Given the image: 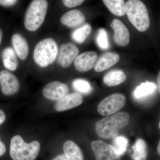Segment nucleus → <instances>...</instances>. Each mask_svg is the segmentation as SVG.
<instances>
[{"instance_id":"f257e3e1","label":"nucleus","mask_w":160,"mask_h":160,"mask_svg":"<svg viewBox=\"0 0 160 160\" xmlns=\"http://www.w3.org/2000/svg\"><path fill=\"white\" fill-rule=\"evenodd\" d=\"M129 120V115L126 112L104 118L96 124L97 134L100 138L106 139L116 137L120 129L128 125Z\"/></svg>"},{"instance_id":"f03ea898","label":"nucleus","mask_w":160,"mask_h":160,"mask_svg":"<svg viewBox=\"0 0 160 160\" xmlns=\"http://www.w3.org/2000/svg\"><path fill=\"white\" fill-rule=\"evenodd\" d=\"M125 11L131 24L141 32L146 31L150 26L149 12L146 5L139 0H129L125 5Z\"/></svg>"},{"instance_id":"7ed1b4c3","label":"nucleus","mask_w":160,"mask_h":160,"mask_svg":"<svg viewBox=\"0 0 160 160\" xmlns=\"http://www.w3.org/2000/svg\"><path fill=\"white\" fill-rule=\"evenodd\" d=\"M40 149V144L38 141L27 143L22 137L16 135L11 140L10 155L13 160H35Z\"/></svg>"},{"instance_id":"20e7f679","label":"nucleus","mask_w":160,"mask_h":160,"mask_svg":"<svg viewBox=\"0 0 160 160\" xmlns=\"http://www.w3.org/2000/svg\"><path fill=\"white\" fill-rule=\"evenodd\" d=\"M48 3L45 0L32 1L25 15L24 25L29 31H35L42 26L46 18Z\"/></svg>"},{"instance_id":"39448f33","label":"nucleus","mask_w":160,"mask_h":160,"mask_svg":"<svg viewBox=\"0 0 160 160\" xmlns=\"http://www.w3.org/2000/svg\"><path fill=\"white\" fill-rule=\"evenodd\" d=\"M58 53V46L55 40L47 38L40 41L36 46L33 59L40 67H46L54 62Z\"/></svg>"},{"instance_id":"423d86ee","label":"nucleus","mask_w":160,"mask_h":160,"mask_svg":"<svg viewBox=\"0 0 160 160\" xmlns=\"http://www.w3.org/2000/svg\"><path fill=\"white\" fill-rule=\"evenodd\" d=\"M126 102V98L122 93H113L102 100L98 106L99 114L108 116L122 109Z\"/></svg>"},{"instance_id":"0eeeda50","label":"nucleus","mask_w":160,"mask_h":160,"mask_svg":"<svg viewBox=\"0 0 160 160\" xmlns=\"http://www.w3.org/2000/svg\"><path fill=\"white\" fill-rule=\"evenodd\" d=\"M91 146L96 160H121L114 147L103 141H93Z\"/></svg>"},{"instance_id":"6e6552de","label":"nucleus","mask_w":160,"mask_h":160,"mask_svg":"<svg viewBox=\"0 0 160 160\" xmlns=\"http://www.w3.org/2000/svg\"><path fill=\"white\" fill-rule=\"evenodd\" d=\"M0 85L2 92L6 95L15 94L20 88L19 82L16 77L6 70L0 72Z\"/></svg>"},{"instance_id":"1a4fd4ad","label":"nucleus","mask_w":160,"mask_h":160,"mask_svg":"<svg viewBox=\"0 0 160 160\" xmlns=\"http://www.w3.org/2000/svg\"><path fill=\"white\" fill-rule=\"evenodd\" d=\"M69 90V87L65 83L54 81L44 87L42 93L44 97L47 99L58 101L67 94Z\"/></svg>"},{"instance_id":"9d476101","label":"nucleus","mask_w":160,"mask_h":160,"mask_svg":"<svg viewBox=\"0 0 160 160\" xmlns=\"http://www.w3.org/2000/svg\"><path fill=\"white\" fill-rule=\"evenodd\" d=\"M78 48L72 43L63 44L60 49L58 63L63 68H67L71 65L78 55Z\"/></svg>"},{"instance_id":"9b49d317","label":"nucleus","mask_w":160,"mask_h":160,"mask_svg":"<svg viewBox=\"0 0 160 160\" xmlns=\"http://www.w3.org/2000/svg\"><path fill=\"white\" fill-rule=\"evenodd\" d=\"M110 26L114 31L113 40L118 46H127L130 41V34L129 30L122 22L115 19L112 20Z\"/></svg>"},{"instance_id":"f8f14e48","label":"nucleus","mask_w":160,"mask_h":160,"mask_svg":"<svg viewBox=\"0 0 160 160\" xmlns=\"http://www.w3.org/2000/svg\"><path fill=\"white\" fill-rule=\"evenodd\" d=\"M82 102L83 98L80 93H68L58 100L55 105V109L59 112L66 111L79 106Z\"/></svg>"},{"instance_id":"ddd939ff","label":"nucleus","mask_w":160,"mask_h":160,"mask_svg":"<svg viewBox=\"0 0 160 160\" xmlns=\"http://www.w3.org/2000/svg\"><path fill=\"white\" fill-rule=\"evenodd\" d=\"M98 54L95 51L85 52L78 56L74 60L76 69L80 72L89 71L95 66Z\"/></svg>"},{"instance_id":"4468645a","label":"nucleus","mask_w":160,"mask_h":160,"mask_svg":"<svg viewBox=\"0 0 160 160\" xmlns=\"http://www.w3.org/2000/svg\"><path fill=\"white\" fill-rule=\"evenodd\" d=\"M61 22L69 28H75L85 22L86 17L83 12L78 9H73L67 12L60 19Z\"/></svg>"},{"instance_id":"2eb2a0df","label":"nucleus","mask_w":160,"mask_h":160,"mask_svg":"<svg viewBox=\"0 0 160 160\" xmlns=\"http://www.w3.org/2000/svg\"><path fill=\"white\" fill-rule=\"evenodd\" d=\"M119 59L120 56L118 53L105 52L97 61L94 66L95 70L97 72L105 71L115 65Z\"/></svg>"},{"instance_id":"dca6fc26","label":"nucleus","mask_w":160,"mask_h":160,"mask_svg":"<svg viewBox=\"0 0 160 160\" xmlns=\"http://www.w3.org/2000/svg\"><path fill=\"white\" fill-rule=\"evenodd\" d=\"M12 43L20 59H26L29 53V46L26 39L19 33H15L12 38Z\"/></svg>"},{"instance_id":"f3484780","label":"nucleus","mask_w":160,"mask_h":160,"mask_svg":"<svg viewBox=\"0 0 160 160\" xmlns=\"http://www.w3.org/2000/svg\"><path fill=\"white\" fill-rule=\"evenodd\" d=\"M64 154L69 160H84L82 150L77 144L72 141H67L63 145Z\"/></svg>"},{"instance_id":"a211bd4d","label":"nucleus","mask_w":160,"mask_h":160,"mask_svg":"<svg viewBox=\"0 0 160 160\" xmlns=\"http://www.w3.org/2000/svg\"><path fill=\"white\" fill-rule=\"evenodd\" d=\"M2 59L4 66L11 71H14L17 69L18 62L16 53L11 47H6L2 52Z\"/></svg>"},{"instance_id":"6ab92c4d","label":"nucleus","mask_w":160,"mask_h":160,"mask_svg":"<svg viewBox=\"0 0 160 160\" xmlns=\"http://www.w3.org/2000/svg\"><path fill=\"white\" fill-rule=\"evenodd\" d=\"M125 72L121 70H111L105 75L103 82L109 87L118 86L124 82L126 79Z\"/></svg>"},{"instance_id":"aec40b11","label":"nucleus","mask_w":160,"mask_h":160,"mask_svg":"<svg viewBox=\"0 0 160 160\" xmlns=\"http://www.w3.org/2000/svg\"><path fill=\"white\" fill-rule=\"evenodd\" d=\"M132 160H146L148 157V148L146 141L142 138H138L132 146Z\"/></svg>"},{"instance_id":"412c9836","label":"nucleus","mask_w":160,"mask_h":160,"mask_svg":"<svg viewBox=\"0 0 160 160\" xmlns=\"http://www.w3.org/2000/svg\"><path fill=\"white\" fill-rule=\"evenodd\" d=\"M103 2L109 11L115 15L122 17L126 13V4L123 0H104Z\"/></svg>"},{"instance_id":"4be33fe9","label":"nucleus","mask_w":160,"mask_h":160,"mask_svg":"<svg viewBox=\"0 0 160 160\" xmlns=\"http://www.w3.org/2000/svg\"><path fill=\"white\" fill-rule=\"evenodd\" d=\"M156 85L150 82L143 83L135 89L133 95L136 99H142L152 94L156 89Z\"/></svg>"},{"instance_id":"5701e85b","label":"nucleus","mask_w":160,"mask_h":160,"mask_svg":"<svg viewBox=\"0 0 160 160\" xmlns=\"http://www.w3.org/2000/svg\"><path fill=\"white\" fill-rule=\"evenodd\" d=\"M92 32V27L89 24H85L72 33V38L76 42L82 44L86 41Z\"/></svg>"},{"instance_id":"b1692460","label":"nucleus","mask_w":160,"mask_h":160,"mask_svg":"<svg viewBox=\"0 0 160 160\" xmlns=\"http://www.w3.org/2000/svg\"><path fill=\"white\" fill-rule=\"evenodd\" d=\"M73 89L80 93L89 94L92 91V87L89 82L83 79H77L72 82Z\"/></svg>"},{"instance_id":"393cba45","label":"nucleus","mask_w":160,"mask_h":160,"mask_svg":"<svg viewBox=\"0 0 160 160\" xmlns=\"http://www.w3.org/2000/svg\"><path fill=\"white\" fill-rule=\"evenodd\" d=\"M128 140L125 137L118 136L113 139V146L116 151L120 156L122 155L126 151L128 146Z\"/></svg>"},{"instance_id":"a878e982","label":"nucleus","mask_w":160,"mask_h":160,"mask_svg":"<svg viewBox=\"0 0 160 160\" xmlns=\"http://www.w3.org/2000/svg\"><path fill=\"white\" fill-rule=\"evenodd\" d=\"M96 42L101 49L106 50L109 49V45L108 34L105 29L101 28L99 29L97 35Z\"/></svg>"},{"instance_id":"bb28decb","label":"nucleus","mask_w":160,"mask_h":160,"mask_svg":"<svg viewBox=\"0 0 160 160\" xmlns=\"http://www.w3.org/2000/svg\"><path fill=\"white\" fill-rule=\"evenodd\" d=\"M84 2L82 0H64L63 4L68 8H73L80 6Z\"/></svg>"},{"instance_id":"cd10ccee","label":"nucleus","mask_w":160,"mask_h":160,"mask_svg":"<svg viewBox=\"0 0 160 160\" xmlns=\"http://www.w3.org/2000/svg\"><path fill=\"white\" fill-rule=\"evenodd\" d=\"M17 2L16 0H0V5L4 6H10L15 5Z\"/></svg>"},{"instance_id":"c85d7f7f","label":"nucleus","mask_w":160,"mask_h":160,"mask_svg":"<svg viewBox=\"0 0 160 160\" xmlns=\"http://www.w3.org/2000/svg\"><path fill=\"white\" fill-rule=\"evenodd\" d=\"M6 151V146L4 143L0 139V157L2 156L5 153Z\"/></svg>"},{"instance_id":"c756f323","label":"nucleus","mask_w":160,"mask_h":160,"mask_svg":"<svg viewBox=\"0 0 160 160\" xmlns=\"http://www.w3.org/2000/svg\"><path fill=\"white\" fill-rule=\"evenodd\" d=\"M6 118V115L4 112L0 109V125L5 122Z\"/></svg>"},{"instance_id":"7c9ffc66","label":"nucleus","mask_w":160,"mask_h":160,"mask_svg":"<svg viewBox=\"0 0 160 160\" xmlns=\"http://www.w3.org/2000/svg\"><path fill=\"white\" fill-rule=\"evenodd\" d=\"M52 160H69L64 154L59 155Z\"/></svg>"},{"instance_id":"2f4dec72","label":"nucleus","mask_w":160,"mask_h":160,"mask_svg":"<svg viewBox=\"0 0 160 160\" xmlns=\"http://www.w3.org/2000/svg\"><path fill=\"white\" fill-rule=\"evenodd\" d=\"M157 83L158 88L159 91L160 93V70L158 74L157 77Z\"/></svg>"},{"instance_id":"473e14b6","label":"nucleus","mask_w":160,"mask_h":160,"mask_svg":"<svg viewBox=\"0 0 160 160\" xmlns=\"http://www.w3.org/2000/svg\"><path fill=\"white\" fill-rule=\"evenodd\" d=\"M157 151L158 154L160 156V140L159 142L158 145V146Z\"/></svg>"},{"instance_id":"72a5a7b5","label":"nucleus","mask_w":160,"mask_h":160,"mask_svg":"<svg viewBox=\"0 0 160 160\" xmlns=\"http://www.w3.org/2000/svg\"><path fill=\"white\" fill-rule=\"evenodd\" d=\"M2 30L0 29V43H1V41H2Z\"/></svg>"},{"instance_id":"f704fd0d","label":"nucleus","mask_w":160,"mask_h":160,"mask_svg":"<svg viewBox=\"0 0 160 160\" xmlns=\"http://www.w3.org/2000/svg\"><path fill=\"white\" fill-rule=\"evenodd\" d=\"M158 126H159V129L160 130V120Z\"/></svg>"}]
</instances>
